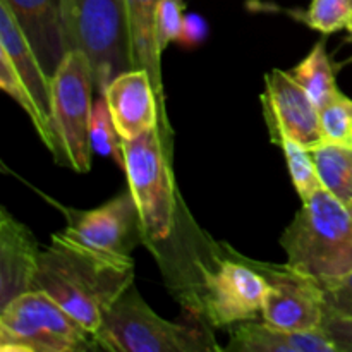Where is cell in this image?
<instances>
[{"label": "cell", "mask_w": 352, "mask_h": 352, "mask_svg": "<svg viewBox=\"0 0 352 352\" xmlns=\"http://www.w3.org/2000/svg\"><path fill=\"white\" fill-rule=\"evenodd\" d=\"M131 284L133 258L95 253L57 232L40 250L30 291H43L95 336L107 311Z\"/></svg>", "instance_id": "obj_1"}, {"label": "cell", "mask_w": 352, "mask_h": 352, "mask_svg": "<svg viewBox=\"0 0 352 352\" xmlns=\"http://www.w3.org/2000/svg\"><path fill=\"white\" fill-rule=\"evenodd\" d=\"M280 244L289 267L322 287L352 274V217L327 189L302 201Z\"/></svg>", "instance_id": "obj_2"}, {"label": "cell", "mask_w": 352, "mask_h": 352, "mask_svg": "<svg viewBox=\"0 0 352 352\" xmlns=\"http://www.w3.org/2000/svg\"><path fill=\"white\" fill-rule=\"evenodd\" d=\"M69 50L88 57L95 89L134 69L126 0H60Z\"/></svg>", "instance_id": "obj_3"}, {"label": "cell", "mask_w": 352, "mask_h": 352, "mask_svg": "<svg viewBox=\"0 0 352 352\" xmlns=\"http://www.w3.org/2000/svg\"><path fill=\"white\" fill-rule=\"evenodd\" d=\"M93 339L96 349L110 352L223 351L206 330L168 322L157 315L134 284L107 311Z\"/></svg>", "instance_id": "obj_4"}, {"label": "cell", "mask_w": 352, "mask_h": 352, "mask_svg": "<svg viewBox=\"0 0 352 352\" xmlns=\"http://www.w3.org/2000/svg\"><path fill=\"white\" fill-rule=\"evenodd\" d=\"M96 351L93 333L43 291H26L0 308V352Z\"/></svg>", "instance_id": "obj_5"}, {"label": "cell", "mask_w": 352, "mask_h": 352, "mask_svg": "<svg viewBox=\"0 0 352 352\" xmlns=\"http://www.w3.org/2000/svg\"><path fill=\"white\" fill-rule=\"evenodd\" d=\"M52 88V129H54L57 153L55 160L62 162L79 174L91 167V91L93 72L88 57L81 50H69L50 79Z\"/></svg>", "instance_id": "obj_6"}, {"label": "cell", "mask_w": 352, "mask_h": 352, "mask_svg": "<svg viewBox=\"0 0 352 352\" xmlns=\"http://www.w3.org/2000/svg\"><path fill=\"white\" fill-rule=\"evenodd\" d=\"M124 172L136 201L144 241L162 243L175 223V189L170 162L162 143V129H151L134 140H122Z\"/></svg>", "instance_id": "obj_7"}, {"label": "cell", "mask_w": 352, "mask_h": 352, "mask_svg": "<svg viewBox=\"0 0 352 352\" xmlns=\"http://www.w3.org/2000/svg\"><path fill=\"white\" fill-rule=\"evenodd\" d=\"M267 278L248 261L223 258L215 268L201 270V294L196 313L212 327L251 322L263 311Z\"/></svg>", "instance_id": "obj_8"}, {"label": "cell", "mask_w": 352, "mask_h": 352, "mask_svg": "<svg viewBox=\"0 0 352 352\" xmlns=\"http://www.w3.org/2000/svg\"><path fill=\"white\" fill-rule=\"evenodd\" d=\"M65 239L95 253L113 258H131V251L144 239L140 212L127 189L102 206L86 212H69Z\"/></svg>", "instance_id": "obj_9"}, {"label": "cell", "mask_w": 352, "mask_h": 352, "mask_svg": "<svg viewBox=\"0 0 352 352\" xmlns=\"http://www.w3.org/2000/svg\"><path fill=\"white\" fill-rule=\"evenodd\" d=\"M267 278L263 322L282 330H315L322 327L327 305L323 287L308 275L285 265H254Z\"/></svg>", "instance_id": "obj_10"}, {"label": "cell", "mask_w": 352, "mask_h": 352, "mask_svg": "<svg viewBox=\"0 0 352 352\" xmlns=\"http://www.w3.org/2000/svg\"><path fill=\"white\" fill-rule=\"evenodd\" d=\"M260 100L274 144L280 146L282 141L291 140L313 150L325 143L318 107L291 72L280 69L268 72Z\"/></svg>", "instance_id": "obj_11"}, {"label": "cell", "mask_w": 352, "mask_h": 352, "mask_svg": "<svg viewBox=\"0 0 352 352\" xmlns=\"http://www.w3.org/2000/svg\"><path fill=\"white\" fill-rule=\"evenodd\" d=\"M103 98L122 140H134L162 126L160 103L146 69H129L113 78Z\"/></svg>", "instance_id": "obj_12"}, {"label": "cell", "mask_w": 352, "mask_h": 352, "mask_svg": "<svg viewBox=\"0 0 352 352\" xmlns=\"http://www.w3.org/2000/svg\"><path fill=\"white\" fill-rule=\"evenodd\" d=\"M16 16L24 36L40 58L48 78L67 54L60 0H3Z\"/></svg>", "instance_id": "obj_13"}, {"label": "cell", "mask_w": 352, "mask_h": 352, "mask_svg": "<svg viewBox=\"0 0 352 352\" xmlns=\"http://www.w3.org/2000/svg\"><path fill=\"white\" fill-rule=\"evenodd\" d=\"M36 239L24 223L14 219L6 208L0 215V308L14 298L30 291L36 270Z\"/></svg>", "instance_id": "obj_14"}, {"label": "cell", "mask_w": 352, "mask_h": 352, "mask_svg": "<svg viewBox=\"0 0 352 352\" xmlns=\"http://www.w3.org/2000/svg\"><path fill=\"white\" fill-rule=\"evenodd\" d=\"M0 48L7 52L14 67L19 72L21 79L30 88L31 95H33L40 112L43 113L45 120L52 127L50 78L45 72L43 65H41L38 55L34 54L28 38L24 36L16 16L3 0H0ZM52 133H54V129H52Z\"/></svg>", "instance_id": "obj_15"}, {"label": "cell", "mask_w": 352, "mask_h": 352, "mask_svg": "<svg viewBox=\"0 0 352 352\" xmlns=\"http://www.w3.org/2000/svg\"><path fill=\"white\" fill-rule=\"evenodd\" d=\"M223 351L230 352H337L322 329L282 330L263 323L243 322L230 332Z\"/></svg>", "instance_id": "obj_16"}, {"label": "cell", "mask_w": 352, "mask_h": 352, "mask_svg": "<svg viewBox=\"0 0 352 352\" xmlns=\"http://www.w3.org/2000/svg\"><path fill=\"white\" fill-rule=\"evenodd\" d=\"M127 16H129L131 43H133L134 69H146L150 72L155 93L158 96L162 112V131L172 133L167 119V105H165V89L162 82L160 57L162 52L157 43V10L160 0H126Z\"/></svg>", "instance_id": "obj_17"}, {"label": "cell", "mask_w": 352, "mask_h": 352, "mask_svg": "<svg viewBox=\"0 0 352 352\" xmlns=\"http://www.w3.org/2000/svg\"><path fill=\"white\" fill-rule=\"evenodd\" d=\"M313 160L318 168L323 189L344 205L352 203V144L322 143L313 148Z\"/></svg>", "instance_id": "obj_18"}, {"label": "cell", "mask_w": 352, "mask_h": 352, "mask_svg": "<svg viewBox=\"0 0 352 352\" xmlns=\"http://www.w3.org/2000/svg\"><path fill=\"white\" fill-rule=\"evenodd\" d=\"M289 72L311 96L313 103L318 107V110L325 107L339 93L336 81V69H333L332 60L327 54L325 40L318 41L309 52L308 57L302 58Z\"/></svg>", "instance_id": "obj_19"}, {"label": "cell", "mask_w": 352, "mask_h": 352, "mask_svg": "<svg viewBox=\"0 0 352 352\" xmlns=\"http://www.w3.org/2000/svg\"><path fill=\"white\" fill-rule=\"evenodd\" d=\"M0 88H2L14 102L19 103L21 109L28 113V117H30L31 122H33L40 140L43 141L45 146H47L55 157L57 143H55V136L54 133H52V127L48 126V122L45 120L43 113L38 109L30 88H28L26 82L21 79L19 72L16 71L12 60H10V57L7 55V52L2 50V48H0Z\"/></svg>", "instance_id": "obj_20"}, {"label": "cell", "mask_w": 352, "mask_h": 352, "mask_svg": "<svg viewBox=\"0 0 352 352\" xmlns=\"http://www.w3.org/2000/svg\"><path fill=\"white\" fill-rule=\"evenodd\" d=\"M89 143H91L93 153L100 157L112 158L117 165L124 170V151L122 138L113 124L110 116L109 105L103 95L93 103L91 124H89Z\"/></svg>", "instance_id": "obj_21"}, {"label": "cell", "mask_w": 352, "mask_h": 352, "mask_svg": "<svg viewBox=\"0 0 352 352\" xmlns=\"http://www.w3.org/2000/svg\"><path fill=\"white\" fill-rule=\"evenodd\" d=\"M280 148L285 155V164H287L292 184H294L299 198L306 201L313 195H316L320 189H323L322 179H320L311 151L291 140L282 141Z\"/></svg>", "instance_id": "obj_22"}, {"label": "cell", "mask_w": 352, "mask_h": 352, "mask_svg": "<svg viewBox=\"0 0 352 352\" xmlns=\"http://www.w3.org/2000/svg\"><path fill=\"white\" fill-rule=\"evenodd\" d=\"M301 21L323 34L347 30L352 23V0H311Z\"/></svg>", "instance_id": "obj_23"}, {"label": "cell", "mask_w": 352, "mask_h": 352, "mask_svg": "<svg viewBox=\"0 0 352 352\" xmlns=\"http://www.w3.org/2000/svg\"><path fill=\"white\" fill-rule=\"evenodd\" d=\"M323 140L329 143L352 144V100L337 93L325 107L320 109Z\"/></svg>", "instance_id": "obj_24"}, {"label": "cell", "mask_w": 352, "mask_h": 352, "mask_svg": "<svg viewBox=\"0 0 352 352\" xmlns=\"http://www.w3.org/2000/svg\"><path fill=\"white\" fill-rule=\"evenodd\" d=\"M182 23H184V2L182 0H160L157 10V43L160 52H164L172 41L181 36Z\"/></svg>", "instance_id": "obj_25"}, {"label": "cell", "mask_w": 352, "mask_h": 352, "mask_svg": "<svg viewBox=\"0 0 352 352\" xmlns=\"http://www.w3.org/2000/svg\"><path fill=\"white\" fill-rule=\"evenodd\" d=\"M320 329L336 346L337 352H352V316L327 309Z\"/></svg>", "instance_id": "obj_26"}, {"label": "cell", "mask_w": 352, "mask_h": 352, "mask_svg": "<svg viewBox=\"0 0 352 352\" xmlns=\"http://www.w3.org/2000/svg\"><path fill=\"white\" fill-rule=\"evenodd\" d=\"M327 309L352 316V274L323 287Z\"/></svg>", "instance_id": "obj_27"}, {"label": "cell", "mask_w": 352, "mask_h": 352, "mask_svg": "<svg viewBox=\"0 0 352 352\" xmlns=\"http://www.w3.org/2000/svg\"><path fill=\"white\" fill-rule=\"evenodd\" d=\"M208 38V23L199 14H186L177 43L186 50L199 47Z\"/></svg>", "instance_id": "obj_28"}, {"label": "cell", "mask_w": 352, "mask_h": 352, "mask_svg": "<svg viewBox=\"0 0 352 352\" xmlns=\"http://www.w3.org/2000/svg\"><path fill=\"white\" fill-rule=\"evenodd\" d=\"M347 31H349V40L352 41V23L349 24V28H347Z\"/></svg>", "instance_id": "obj_29"}, {"label": "cell", "mask_w": 352, "mask_h": 352, "mask_svg": "<svg viewBox=\"0 0 352 352\" xmlns=\"http://www.w3.org/2000/svg\"><path fill=\"white\" fill-rule=\"evenodd\" d=\"M347 210H349V213H351V217H352V203H351V205H347Z\"/></svg>", "instance_id": "obj_30"}]
</instances>
